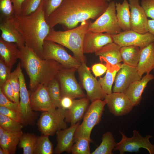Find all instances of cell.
<instances>
[{
  "mask_svg": "<svg viewBox=\"0 0 154 154\" xmlns=\"http://www.w3.org/2000/svg\"><path fill=\"white\" fill-rule=\"evenodd\" d=\"M0 106L13 109L20 112L19 106L7 98L3 93L0 88Z\"/></svg>",
  "mask_w": 154,
  "mask_h": 154,
  "instance_id": "cell-42",
  "label": "cell"
},
{
  "mask_svg": "<svg viewBox=\"0 0 154 154\" xmlns=\"http://www.w3.org/2000/svg\"><path fill=\"white\" fill-rule=\"evenodd\" d=\"M19 51L16 44L6 41L0 37V58L11 69L19 59Z\"/></svg>",
  "mask_w": 154,
  "mask_h": 154,
  "instance_id": "cell-25",
  "label": "cell"
},
{
  "mask_svg": "<svg viewBox=\"0 0 154 154\" xmlns=\"http://www.w3.org/2000/svg\"><path fill=\"white\" fill-rule=\"evenodd\" d=\"M133 132V136L129 138L120 131L121 139L117 143L114 151H119L120 154H123L125 152H137L140 149L143 148L147 149L150 154H154V145L149 141L150 138L152 136L148 134L143 137L136 130H134Z\"/></svg>",
  "mask_w": 154,
  "mask_h": 154,
  "instance_id": "cell-10",
  "label": "cell"
},
{
  "mask_svg": "<svg viewBox=\"0 0 154 154\" xmlns=\"http://www.w3.org/2000/svg\"><path fill=\"white\" fill-rule=\"evenodd\" d=\"M64 0H42L44 13L46 20L50 14L61 4Z\"/></svg>",
  "mask_w": 154,
  "mask_h": 154,
  "instance_id": "cell-39",
  "label": "cell"
},
{
  "mask_svg": "<svg viewBox=\"0 0 154 154\" xmlns=\"http://www.w3.org/2000/svg\"><path fill=\"white\" fill-rule=\"evenodd\" d=\"M0 126L7 131L15 132L22 130L24 125L19 122L0 114Z\"/></svg>",
  "mask_w": 154,
  "mask_h": 154,
  "instance_id": "cell-35",
  "label": "cell"
},
{
  "mask_svg": "<svg viewBox=\"0 0 154 154\" xmlns=\"http://www.w3.org/2000/svg\"><path fill=\"white\" fill-rule=\"evenodd\" d=\"M14 7L15 13L21 15V7L25 0H12Z\"/></svg>",
  "mask_w": 154,
  "mask_h": 154,
  "instance_id": "cell-47",
  "label": "cell"
},
{
  "mask_svg": "<svg viewBox=\"0 0 154 154\" xmlns=\"http://www.w3.org/2000/svg\"><path fill=\"white\" fill-rule=\"evenodd\" d=\"M49 136L43 134L38 136L34 154H52L54 153L53 145Z\"/></svg>",
  "mask_w": 154,
  "mask_h": 154,
  "instance_id": "cell-32",
  "label": "cell"
},
{
  "mask_svg": "<svg viewBox=\"0 0 154 154\" xmlns=\"http://www.w3.org/2000/svg\"><path fill=\"white\" fill-rule=\"evenodd\" d=\"M117 143L113 135L110 131L104 133L102 137V142L100 145L91 154H112V151Z\"/></svg>",
  "mask_w": 154,
  "mask_h": 154,
  "instance_id": "cell-30",
  "label": "cell"
},
{
  "mask_svg": "<svg viewBox=\"0 0 154 154\" xmlns=\"http://www.w3.org/2000/svg\"><path fill=\"white\" fill-rule=\"evenodd\" d=\"M0 38L4 40L16 44L19 50L25 46L24 39L14 25L13 17L0 19Z\"/></svg>",
  "mask_w": 154,
  "mask_h": 154,
  "instance_id": "cell-19",
  "label": "cell"
},
{
  "mask_svg": "<svg viewBox=\"0 0 154 154\" xmlns=\"http://www.w3.org/2000/svg\"><path fill=\"white\" fill-rule=\"evenodd\" d=\"M66 110L58 108L53 111L42 112L37 123L42 134L53 136L57 131L67 128L65 120Z\"/></svg>",
  "mask_w": 154,
  "mask_h": 154,
  "instance_id": "cell-6",
  "label": "cell"
},
{
  "mask_svg": "<svg viewBox=\"0 0 154 154\" xmlns=\"http://www.w3.org/2000/svg\"><path fill=\"white\" fill-rule=\"evenodd\" d=\"M79 77L82 85L86 93V97L92 102L104 99L106 94L98 80L91 73L86 63H82L77 69Z\"/></svg>",
  "mask_w": 154,
  "mask_h": 154,
  "instance_id": "cell-11",
  "label": "cell"
},
{
  "mask_svg": "<svg viewBox=\"0 0 154 154\" xmlns=\"http://www.w3.org/2000/svg\"><path fill=\"white\" fill-rule=\"evenodd\" d=\"M110 112L116 117L129 113L134 106L123 93L112 92L106 94L104 99Z\"/></svg>",
  "mask_w": 154,
  "mask_h": 154,
  "instance_id": "cell-14",
  "label": "cell"
},
{
  "mask_svg": "<svg viewBox=\"0 0 154 154\" xmlns=\"http://www.w3.org/2000/svg\"><path fill=\"white\" fill-rule=\"evenodd\" d=\"M77 69L63 68L56 78L60 84L62 96H67L73 99L82 98L86 96L78 83L75 73Z\"/></svg>",
  "mask_w": 154,
  "mask_h": 154,
  "instance_id": "cell-12",
  "label": "cell"
},
{
  "mask_svg": "<svg viewBox=\"0 0 154 154\" xmlns=\"http://www.w3.org/2000/svg\"><path fill=\"white\" fill-rule=\"evenodd\" d=\"M147 24L148 32L154 36V19H148Z\"/></svg>",
  "mask_w": 154,
  "mask_h": 154,
  "instance_id": "cell-48",
  "label": "cell"
},
{
  "mask_svg": "<svg viewBox=\"0 0 154 154\" xmlns=\"http://www.w3.org/2000/svg\"><path fill=\"white\" fill-rule=\"evenodd\" d=\"M112 36L114 42L121 47L135 46L142 49L154 42V36L149 32L142 34L130 30Z\"/></svg>",
  "mask_w": 154,
  "mask_h": 154,
  "instance_id": "cell-13",
  "label": "cell"
},
{
  "mask_svg": "<svg viewBox=\"0 0 154 154\" xmlns=\"http://www.w3.org/2000/svg\"><path fill=\"white\" fill-rule=\"evenodd\" d=\"M116 2L111 1L105 11L93 22H91L88 31L97 33H105L111 35L118 34L122 31L117 20Z\"/></svg>",
  "mask_w": 154,
  "mask_h": 154,
  "instance_id": "cell-7",
  "label": "cell"
},
{
  "mask_svg": "<svg viewBox=\"0 0 154 154\" xmlns=\"http://www.w3.org/2000/svg\"><path fill=\"white\" fill-rule=\"evenodd\" d=\"M74 100V99L68 96H62L58 108H61L66 110L69 109L72 106Z\"/></svg>",
  "mask_w": 154,
  "mask_h": 154,
  "instance_id": "cell-46",
  "label": "cell"
},
{
  "mask_svg": "<svg viewBox=\"0 0 154 154\" xmlns=\"http://www.w3.org/2000/svg\"><path fill=\"white\" fill-rule=\"evenodd\" d=\"M153 71H154V69H153Z\"/></svg>",
  "mask_w": 154,
  "mask_h": 154,
  "instance_id": "cell-52",
  "label": "cell"
},
{
  "mask_svg": "<svg viewBox=\"0 0 154 154\" xmlns=\"http://www.w3.org/2000/svg\"><path fill=\"white\" fill-rule=\"evenodd\" d=\"M136 67L125 64H121L114 80V92L124 93L129 86L134 81L141 78Z\"/></svg>",
  "mask_w": 154,
  "mask_h": 154,
  "instance_id": "cell-15",
  "label": "cell"
},
{
  "mask_svg": "<svg viewBox=\"0 0 154 154\" xmlns=\"http://www.w3.org/2000/svg\"><path fill=\"white\" fill-rule=\"evenodd\" d=\"M0 19L12 17L15 14L12 0H0Z\"/></svg>",
  "mask_w": 154,
  "mask_h": 154,
  "instance_id": "cell-36",
  "label": "cell"
},
{
  "mask_svg": "<svg viewBox=\"0 0 154 154\" xmlns=\"http://www.w3.org/2000/svg\"><path fill=\"white\" fill-rule=\"evenodd\" d=\"M141 5L147 17L154 19V0H142Z\"/></svg>",
  "mask_w": 154,
  "mask_h": 154,
  "instance_id": "cell-43",
  "label": "cell"
},
{
  "mask_svg": "<svg viewBox=\"0 0 154 154\" xmlns=\"http://www.w3.org/2000/svg\"><path fill=\"white\" fill-rule=\"evenodd\" d=\"M107 70L106 66L101 63L95 64L92 67V70L96 77L101 76L106 72Z\"/></svg>",
  "mask_w": 154,
  "mask_h": 154,
  "instance_id": "cell-45",
  "label": "cell"
},
{
  "mask_svg": "<svg viewBox=\"0 0 154 154\" xmlns=\"http://www.w3.org/2000/svg\"><path fill=\"white\" fill-rule=\"evenodd\" d=\"M31 93L30 105L34 111L43 112L53 111L56 108L49 96L46 86L41 85Z\"/></svg>",
  "mask_w": 154,
  "mask_h": 154,
  "instance_id": "cell-17",
  "label": "cell"
},
{
  "mask_svg": "<svg viewBox=\"0 0 154 154\" xmlns=\"http://www.w3.org/2000/svg\"><path fill=\"white\" fill-rule=\"evenodd\" d=\"M23 133L22 130L15 132L7 131L0 139V147L8 154H15L17 146Z\"/></svg>",
  "mask_w": 154,
  "mask_h": 154,
  "instance_id": "cell-27",
  "label": "cell"
},
{
  "mask_svg": "<svg viewBox=\"0 0 154 154\" xmlns=\"http://www.w3.org/2000/svg\"><path fill=\"white\" fill-rule=\"evenodd\" d=\"M106 62L107 70L106 74L103 77H100L98 81L105 93L109 94L112 93V85L121 64L113 65Z\"/></svg>",
  "mask_w": 154,
  "mask_h": 154,
  "instance_id": "cell-28",
  "label": "cell"
},
{
  "mask_svg": "<svg viewBox=\"0 0 154 154\" xmlns=\"http://www.w3.org/2000/svg\"><path fill=\"white\" fill-rule=\"evenodd\" d=\"M9 80L14 92L15 102L19 106L20 83L17 70L16 68L11 73Z\"/></svg>",
  "mask_w": 154,
  "mask_h": 154,
  "instance_id": "cell-37",
  "label": "cell"
},
{
  "mask_svg": "<svg viewBox=\"0 0 154 154\" xmlns=\"http://www.w3.org/2000/svg\"><path fill=\"white\" fill-rule=\"evenodd\" d=\"M109 4L106 0H64L46 21L51 28L60 24L70 29L85 21L96 19L105 11Z\"/></svg>",
  "mask_w": 154,
  "mask_h": 154,
  "instance_id": "cell-1",
  "label": "cell"
},
{
  "mask_svg": "<svg viewBox=\"0 0 154 154\" xmlns=\"http://www.w3.org/2000/svg\"><path fill=\"white\" fill-rule=\"evenodd\" d=\"M90 20L81 23L77 27L64 31H56L51 28L45 40H50L65 46L70 50L74 56L81 63L86 60L83 50L84 38L88 31Z\"/></svg>",
  "mask_w": 154,
  "mask_h": 154,
  "instance_id": "cell-4",
  "label": "cell"
},
{
  "mask_svg": "<svg viewBox=\"0 0 154 154\" xmlns=\"http://www.w3.org/2000/svg\"><path fill=\"white\" fill-rule=\"evenodd\" d=\"M0 114L21 122V115L19 112L0 106Z\"/></svg>",
  "mask_w": 154,
  "mask_h": 154,
  "instance_id": "cell-41",
  "label": "cell"
},
{
  "mask_svg": "<svg viewBox=\"0 0 154 154\" xmlns=\"http://www.w3.org/2000/svg\"><path fill=\"white\" fill-rule=\"evenodd\" d=\"M11 69L0 58V87L9 79L11 74Z\"/></svg>",
  "mask_w": 154,
  "mask_h": 154,
  "instance_id": "cell-40",
  "label": "cell"
},
{
  "mask_svg": "<svg viewBox=\"0 0 154 154\" xmlns=\"http://www.w3.org/2000/svg\"><path fill=\"white\" fill-rule=\"evenodd\" d=\"M106 104L104 100L98 99L92 102L85 113L82 123L76 129L74 142L81 137H85L92 141L90 138L92 131L100 122Z\"/></svg>",
  "mask_w": 154,
  "mask_h": 154,
  "instance_id": "cell-5",
  "label": "cell"
},
{
  "mask_svg": "<svg viewBox=\"0 0 154 154\" xmlns=\"http://www.w3.org/2000/svg\"><path fill=\"white\" fill-rule=\"evenodd\" d=\"M116 16L119 26L122 31L131 30L130 12L129 2L123 0L122 3H115Z\"/></svg>",
  "mask_w": 154,
  "mask_h": 154,
  "instance_id": "cell-26",
  "label": "cell"
},
{
  "mask_svg": "<svg viewBox=\"0 0 154 154\" xmlns=\"http://www.w3.org/2000/svg\"><path fill=\"white\" fill-rule=\"evenodd\" d=\"M14 25L24 39L25 45L43 59V46L51 28L44 11L42 0L37 10L27 15L15 14Z\"/></svg>",
  "mask_w": 154,
  "mask_h": 154,
  "instance_id": "cell-2",
  "label": "cell"
},
{
  "mask_svg": "<svg viewBox=\"0 0 154 154\" xmlns=\"http://www.w3.org/2000/svg\"><path fill=\"white\" fill-rule=\"evenodd\" d=\"M38 136L33 133H24L18 144L19 148L23 149V154H34Z\"/></svg>",
  "mask_w": 154,
  "mask_h": 154,
  "instance_id": "cell-31",
  "label": "cell"
},
{
  "mask_svg": "<svg viewBox=\"0 0 154 154\" xmlns=\"http://www.w3.org/2000/svg\"><path fill=\"white\" fill-rule=\"evenodd\" d=\"M120 51L123 63L137 67L140 54L139 47L135 46H123L121 47Z\"/></svg>",
  "mask_w": 154,
  "mask_h": 154,
  "instance_id": "cell-29",
  "label": "cell"
},
{
  "mask_svg": "<svg viewBox=\"0 0 154 154\" xmlns=\"http://www.w3.org/2000/svg\"><path fill=\"white\" fill-rule=\"evenodd\" d=\"M6 131H7L3 128L0 126V139L2 137Z\"/></svg>",
  "mask_w": 154,
  "mask_h": 154,
  "instance_id": "cell-49",
  "label": "cell"
},
{
  "mask_svg": "<svg viewBox=\"0 0 154 154\" xmlns=\"http://www.w3.org/2000/svg\"><path fill=\"white\" fill-rule=\"evenodd\" d=\"M138 73L142 77L144 74H150L154 69V42L141 49L139 60L136 67Z\"/></svg>",
  "mask_w": 154,
  "mask_h": 154,
  "instance_id": "cell-23",
  "label": "cell"
},
{
  "mask_svg": "<svg viewBox=\"0 0 154 154\" xmlns=\"http://www.w3.org/2000/svg\"><path fill=\"white\" fill-rule=\"evenodd\" d=\"M107 1H108V2H110V1H111V0H106Z\"/></svg>",
  "mask_w": 154,
  "mask_h": 154,
  "instance_id": "cell-51",
  "label": "cell"
},
{
  "mask_svg": "<svg viewBox=\"0 0 154 154\" xmlns=\"http://www.w3.org/2000/svg\"><path fill=\"white\" fill-rule=\"evenodd\" d=\"M0 88L3 93L10 100L15 102L14 92L9 79Z\"/></svg>",
  "mask_w": 154,
  "mask_h": 154,
  "instance_id": "cell-44",
  "label": "cell"
},
{
  "mask_svg": "<svg viewBox=\"0 0 154 154\" xmlns=\"http://www.w3.org/2000/svg\"><path fill=\"white\" fill-rule=\"evenodd\" d=\"M0 154H8V153L4 149L0 147Z\"/></svg>",
  "mask_w": 154,
  "mask_h": 154,
  "instance_id": "cell-50",
  "label": "cell"
},
{
  "mask_svg": "<svg viewBox=\"0 0 154 154\" xmlns=\"http://www.w3.org/2000/svg\"><path fill=\"white\" fill-rule=\"evenodd\" d=\"M139 0H128L130 12L131 30L144 34L148 32L147 17Z\"/></svg>",
  "mask_w": 154,
  "mask_h": 154,
  "instance_id": "cell-18",
  "label": "cell"
},
{
  "mask_svg": "<svg viewBox=\"0 0 154 154\" xmlns=\"http://www.w3.org/2000/svg\"><path fill=\"white\" fill-rule=\"evenodd\" d=\"M90 100L86 97L78 100H74L73 104L66 110L65 120L71 125L77 123L83 117L88 109Z\"/></svg>",
  "mask_w": 154,
  "mask_h": 154,
  "instance_id": "cell-22",
  "label": "cell"
},
{
  "mask_svg": "<svg viewBox=\"0 0 154 154\" xmlns=\"http://www.w3.org/2000/svg\"><path fill=\"white\" fill-rule=\"evenodd\" d=\"M113 42L112 35L110 34L88 31L84 39L83 53H95L105 46Z\"/></svg>",
  "mask_w": 154,
  "mask_h": 154,
  "instance_id": "cell-16",
  "label": "cell"
},
{
  "mask_svg": "<svg viewBox=\"0 0 154 154\" xmlns=\"http://www.w3.org/2000/svg\"><path fill=\"white\" fill-rule=\"evenodd\" d=\"M16 68L20 83L19 106L21 115V123L24 126H33L35 125L38 113L35 112L31 107L30 95L26 87L20 61L18 62Z\"/></svg>",
  "mask_w": 154,
  "mask_h": 154,
  "instance_id": "cell-9",
  "label": "cell"
},
{
  "mask_svg": "<svg viewBox=\"0 0 154 154\" xmlns=\"http://www.w3.org/2000/svg\"><path fill=\"white\" fill-rule=\"evenodd\" d=\"M42 0H25L21 7V15H27L34 12L38 9Z\"/></svg>",
  "mask_w": 154,
  "mask_h": 154,
  "instance_id": "cell-38",
  "label": "cell"
},
{
  "mask_svg": "<svg viewBox=\"0 0 154 154\" xmlns=\"http://www.w3.org/2000/svg\"><path fill=\"white\" fill-rule=\"evenodd\" d=\"M80 124V121L71 125L68 128L60 130L56 133L57 144L54 153L59 154L64 151L71 153L74 142V136L76 129Z\"/></svg>",
  "mask_w": 154,
  "mask_h": 154,
  "instance_id": "cell-20",
  "label": "cell"
},
{
  "mask_svg": "<svg viewBox=\"0 0 154 154\" xmlns=\"http://www.w3.org/2000/svg\"><path fill=\"white\" fill-rule=\"evenodd\" d=\"M43 59L54 60L63 68L77 69L81 64L74 56L70 55L62 46L45 40L43 46Z\"/></svg>",
  "mask_w": 154,
  "mask_h": 154,
  "instance_id": "cell-8",
  "label": "cell"
},
{
  "mask_svg": "<svg viewBox=\"0 0 154 154\" xmlns=\"http://www.w3.org/2000/svg\"><path fill=\"white\" fill-rule=\"evenodd\" d=\"M19 59L22 68L25 70L29 78L31 92L41 85L47 86L63 68L60 64L54 60L40 58L26 45L20 50Z\"/></svg>",
  "mask_w": 154,
  "mask_h": 154,
  "instance_id": "cell-3",
  "label": "cell"
},
{
  "mask_svg": "<svg viewBox=\"0 0 154 154\" xmlns=\"http://www.w3.org/2000/svg\"><path fill=\"white\" fill-rule=\"evenodd\" d=\"M154 79V76L149 74H146L139 80L131 83L124 92L125 94L131 101L134 106L140 103L142 93L148 83Z\"/></svg>",
  "mask_w": 154,
  "mask_h": 154,
  "instance_id": "cell-21",
  "label": "cell"
},
{
  "mask_svg": "<svg viewBox=\"0 0 154 154\" xmlns=\"http://www.w3.org/2000/svg\"><path fill=\"white\" fill-rule=\"evenodd\" d=\"M119 45L113 42L104 46L95 54L98 56L101 60L112 65H116L122 61Z\"/></svg>",
  "mask_w": 154,
  "mask_h": 154,
  "instance_id": "cell-24",
  "label": "cell"
},
{
  "mask_svg": "<svg viewBox=\"0 0 154 154\" xmlns=\"http://www.w3.org/2000/svg\"><path fill=\"white\" fill-rule=\"evenodd\" d=\"M49 96L56 108L59 107L62 95L58 79L55 78L46 86Z\"/></svg>",
  "mask_w": 154,
  "mask_h": 154,
  "instance_id": "cell-33",
  "label": "cell"
},
{
  "mask_svg": "<svg viewBox=\"0 0 154 154\" xmlns=\"http://www.w3.org/2000/svg\"><path fill=\"white\" fill-rule=\"evenodd\" d=\"M92 141L85 137H81L76 140L71 150L72 154H91L90 143Z\"/></svg>",
  "mask_w": 154,
  "mask_h": 154,
  "instance_id": "cell-34",
  "label": "cell"
}]
</instances>
